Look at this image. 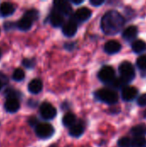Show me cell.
<instances>
[{
	"label": "cell",
	"mask_w": 146,
	"mask_h": 147,
	"mask_svg": "<svg viewBox=\"0 0 146 147\" xmlns=\"http://www.w3.org/2000/svg\"><path fill=\"white\" fill-rule=\"evenodd\" d=\"M125 24V19L121 14L115 10L107 12L102 18L101 26L102 31L107 35L118 34Z\"/></svg>",
	"instance_id": "cell-1"
},
{
	"label": "cell",
	"mask_w": 146,
	"mask_h": 147,
	"mask_svg": "<svg viewBox=\"0 0 146 147\" xmlns=\"http://www.w3.org/2000/svg\"><path fill=\"white\" fill-rule=\"evenodd\" d=\"M96 95L100 101L107 104H115L119 100L117 93L110 89H101L96 92Z\"/></svg>",
	"instance_id": "cell-2"
},
{
	"label": "cell",
	"mask_w": 146,
	"mask_h": 147,
	"mask_svg": "<svg viewBox=\"0 0 146 147\" xmlns=\"http://www.w3.org/2000/svg\"><path fill=\"white\" fill-rule=\"evenodd\" d=\"M119 71L120 74V77L125 79L127 83L131 82L135 78V70L133 65L128 62L124 61L122 62L119 66Z\"/></svg>",
	"instance_id": "cell-3"
},
{
	"label": "cell",
	"mask_w": 146,
	"mask_h": 147,
	"mask_svg": "<svg viewBox=\"0 0 146 147\" xmlns=\"http://www.w3.org/2000/svg\"><path fill=\"white\" fill-rule=\"evenodd\" d=\"M35 134L40 139H48L53 135L54 128L49 123H40L35 127Z\"/></svg>",
	"instance_id": "cell-4"
},
{
	"label": "cell",
	"mask_w": 146,
	"mask_h": 147,
	"mask_svg": "<svg viewBox=\"0 0 146 147\" xmlns=\"http://www.w3.org/2000/svg\"><path fill=\"white\" fill-rule=\"evenodd\" d=\"M98 78L104 84H110L115 78V71L112 66H103L98 72Z\"/></svg>",
	"instance_id": "cell-5"
},
{
	"label": "cell",
	"mask_w": 146,
	"mask_h": 147,
	"mask_svg": "<svg viewBox=\"0 0 146 147\" xmlns=\"http://www.w3.org/2000/svg\"><path fill=\"white\" fill-rule=\"evenodd\" d=\"M40 113L43 119L46 120H52L57 115L56 109L48 102H44L40 105Z\"/></svg>",
	"instance_id": "cell-6"
},
{
	"label": "cell",
	"mask_w": 146,
	"mask_h": 147,
	"mask_svg": "<svg viewBox=\"0 0 146 147\" xmlns=\"http://www.w3.org/2000/svg\"><path fill=\"white\" fill-rule=\"evenodd\" d=\"M53 5L56 9V10L64 15H70L71 12V6L69 2L64 1V0H58L53 2Z\"/></svg>",
	"instance_id": "cell-7"
},
{
	"label": "cell",
	"mask_w": 146,
	"mask_h": 147,
	"mask_svg": "<svg viewBox=\"0 0 146 147\" xmlns=\"http://www.w3.org/2000/svg\"><path fill=\"white\" fill-rule=\"evenodd\" d=\"M77 31V23L71 20L68 22H66L62 28V32L63 34L66 36V37H72L76 34Z\"/></svg>",
	"instance_id": "cell-8"
},
{
	"label": "cell",
	"mask_w": 146,
	"mask_h": 147,
	"mask_svg": "<svg viewBox=\"0 0 146 147\" xmlns=\"http://www.w3.org/2000/svg\"><path fill=\"white\" fill-rule=\"evenodd\" d=\"M138 95V90L133 86H126L122 90L121 96L124 101L130 102L133 101Z\"/></svg>",
	"instance_id": "cell-9"
},
{
	"label": "cell",
	"mask_w": 146,
	"mask_h": 147,
	"mask_svg": "<svg viewBox=\"0 0 146 147\" xmlns=\"http://www.w3.org/2000/svg\"><path fill=\"white\" fill-rule=\"evenodd\" d=\"M121 49V45L120 42L117 40H108L105 46H104V50L108 54H114L117 53L120 51Z\"/></svg>",
	"instance_id": "cell-10"
},
{
	"label": "cell",
	"mask_w": 146,
	"mask_h": 147,
	"mask_svg": "<svg viewBox=\"0 0 146 147\" xmlns=\"http://www.w3.org/2000/svg\"><path fill=\"white\" fill-rule=\"evenodd\" d=\"M4 109L9 113H15L20 109V102L17 98H8L4 103Z\"/></svg>",
	"instance_id": "cell-11"
},
{
	"label": "cell",
	"mask_w": 146,
	"mask_h": 147,
	"mask_svg": "<svg viewBox=\"0 0 146 147\" xmlns=\"http://www.w3.org/2000/svg\"><path fill=\"white\" fill-rule=\"evenodd\" d=\"M92 15V12L89 9L83 7V8H80L78 9L76 13H75V18L80 22H85L87 21Z\"/></svg>",
	"instance_id": "cell-12"
},
{
	"label": "cell",
	"mask_w": 146,
	"mask_h": 147,
	"mask_svg": "<svg viewBox=\"0 0 146 147\" xmlns=\"http://www.w3.org/2000/svg\"><path fill=\"white\" fill-rule=\"evenodd\" d=\"M28 90L30 93L32 94H38L40 93L41 90H42V88H43V84H42V82L40 80V79H33L30 81V83L28 84Z\"/></svg>",
	"instance_id": "cell-13"
},
{
	"label": "cell",
	"mask_w": 146,
	"mask_h": 147,
	"mask_svg": "<svg viewBox=\"0 0 146 147\" xmlns=\"http://www.w3.org/2000/svg\"><path fill=\"white\" fill-rule=\"evenodd\" d=\"M15 11V7L12 3L4 2L0 4V16H9L12 15Z\"/></svg>",
	"instance_id": "cell-14"
},
{
	"label": "cell",
	"mask_w": 146,
	"mask_h": 147,
	"mask_svg": "<svg viewBox=\"0 0 146 147\" xmlns=\"http://www.w3.org/2000/svg\"><path fill=\"white\" fill-rule=\"evenodd\" d=\"M64 21H65L64 16H62V14L59 13L58 11L52 12L50 16V22L55 28L62 26L64 23Z\"/></svg>",
	"instance_id": "cell-15"
},
{
	"label": "cell",
	"mask_w": 146,
	"mask_h": 147,
	"mask_svg": "<svg viewBox=\"0 0 146 147\" xmlns=\"http://www.w3.org/2000/svg\"><path fill=\"white\" fill-rule=\"evenodd\" d=\"M138 34V28L135 26H129L128 28H126L124 32H123V38L127 40H133L137 37Z\"/></svg>",
	"instance_id": "cell-16"
},
{
	"label": "cell",
	"mask_w": 146,
	"mask_h": 147,
	"mask_svg": "<svg viewBox=\"0 0 146 147\" xmlns=\"http://www.w3.org/2000/svg\"><path fill=\"white\" fill-rule=\"evenodd\" d=\"M32 24H33V21L30 20L28 17H27V16H24L23 17H22L18 21L17 27L22 31H27V30L30 29V28L32 27Z\"/></svg>",
	"instance_id": "cell-17"
},
{
	"label": "cell",
	"mask_w": 146,
	"mask_h": 147,
	"mask_svg": "<svg viewBox=\"0 0 146 147\" xmlns=\"http://www.w3.org/2000/svg\"><path fill=\"white\" fill-rule=\"evenodd\" d=\"M84 132V127L82 124H74L72 127H70V131L69 134L71 136L75 137V138H78L80 137Z\"/></svg>",
	"instance_id": "cell-18"
},
{
	"label": "cell",
	"mask_w": 146,
	"mask_h": 147,
	"mask_svg": "<svg viewBox=\"0 0 146 147\" xmlns=\"http://www.w3.org/2000/svg\"><path fill=\"white\" fill-rule=\"evenodd\" d=\"M131 134L135 137H144L146 135V126L145 124H139L133 127L131 129Z\"/></svg>",
	"instance_id": "cell-19"
},
{
	"label": "cell",
	"mask_w": 146,
	"mask_h": 147,
	"mask_svg": "<svg viewBox=\"0 0 146 147\" xmlns=\"http://www.w3.org/2000/svg\"><path fill=\"white\" fill-rule=\"evenodd\" d=\"M132 48H133V52L136 53H143L146 50V43L142 40H137L133 43Z\"/></svg>",
	"instance_id": "cell-20"
},
{
	"label": "cell",
	"mask_w": 146,
	"mask_h": 147,
	"mask_svg": "<svg viewBox=\"0 0 146 147\" xmlns=\"http://www.w3.org/2000/svg\"><path fill=\"white\" fill-rule=\"evenodd\" d=\"M62 122L63 124L65 126V127H72L75 122H76V115L71 112L69 113H66L64 117H63V120H62Z\"/></svg>",
	"instance_id": "cell-21"
},
{
	"label": "cell",
	"mask_w": 146,
	"mask_h": 147,
	"mask_svg": "<svg viewBox=\"0 0 146 147\" xmlns=\"http://www.w3.org/2000/svg\"><path fill=\"white\" fill-rule=\"evenodd\" d=\"M128 83L125 80V79H123L121 77L120 78H114L109 84L114 88V89H117V90H120V89H124L125 87H126V84H127Z\"/></svg>",
	"instance_id": "cell-22"
},
{
	"label": "cell",
	"mask_w": 146,
	"mask_h": 147,
	"mask_svg": "<svg viewBox=\"0 0 146 147\" xmlns=\"http://www.w3.org/2000/svg\"><path fill=\"white\" fill-rule=\"evenodd\" d=\"M24 78H25V72L21 68H16L14 71L13 74H12V78L15 81H17V82H20V81L23 80Z\"/></svg>",
	"instance_id": "cell-23"
},
{
	"label": "cell",
	"mask_w": 146,
	"mask_h": 147,
	"mask_svg": "<svg viewBox=\"0 0 146 147\" xmlns=\"http://www.w3.org/2000/svg\"><path fill=\"white\" fill-rule=\"evenodd\" d=\"M146 140L144 137H135L132 140V147H145Z\"/></svg>",
	"instance_id": "cell-24"
},
{
	"label": "cell",
	"mask_w": 146,
	"mask_h": 147,
	"mask_svg": "<svg viewBox=\"0 0 146 147\" xmlns=\"http://www.w3.org/2000/svg\"><path fill=\"white\" fill-rule=\"evenodd\" d=\"M24 16H27V17H28L32 21H36L39 18V12L36 9H29V10L26 11V13H25Z\"/></svg>",
	"instance_id": "cell-25"
},
{
	"label": "cell",
	"mask_w": 146,
	"mask_h": 147,
	"mask_svg": "<svg viewBox=\"0 0 146 147\" xmlns=\"http://www.w3.org/2000/svg\"><path fill=\"white\" fill-rule=\"evenodd\" d=\"M119 147H132V141L127 137H123L118 141Z\"/></svg>",
	"instance_id": "cell-26"
},
{
	"label": "cell",
	"mask_w": 146,
	"mask_h": 147,
	"mask_svg": "<svg viewBox=\"0 0 146 147\" xmlns=\"http://www.w3.org/2000/svg\"><path fill=\"white\" fill-rule=\"evenodd\" d=\"M137 65L141 70H146V54L139 57L137 59Z\"/></svg>",
	"instance_id": "cell-27"
},
{
	"label": "cell",
	"mask_w": 146,
	"mask_h": 147,
	"mask_svg": "<svg viewBox=\"0 0 146 147\" xmlns=\"http://www.w3.org/2000/svg\"><path fill=\"white\" fill-rule=\"evenodd\" d=\"M22 65H23L25 67H27V68L30 69V68H33V67H34V60H32V59H24L22 60Z\"/></svg>",
	"instance_id": "cell-28"
},
{
	"label": "cell",
	"mask_w": 146,
	"mask_h": 147,
	"mask_svg": "<svg viewBox=\"0 0 146 147\" xmlns=\"http://www.w3.org/2000/svg\"><path fill=\"white\" fill-rule=\"evenodd\" d=\"M138 104L139 106H142V107L146 106V94H143V95H141L139 97V99H138Z\"/></svg>",
	"instance_id": "cell-29"
},
{
	"label": "cell",
	"mask_w": 146,
	"mask_h": 147,
	"mask_svg": "<svg viewBox=\"0 0 146 147\" xmlns=\"http://www.w3.org/2000/svg\"><path fill=\"white\" fill-rule=\"evenodd\" d=\"M28 124L30 126H32V127H34V126H36L37 127V125H38V120L34 116H31L28 119Z\"/></svg>",
	"instance_id": "cell-30"
},
{
	"label": "cell",
	"mask_w": 146,
	"mask_h": 147,
	"mask_svg": "<svg viewBox=\"0 0 146 147\" xmlns=\"http://www.w3.org/2000/svg\"><path fill=\"white\" fill-rule=\"evenodd\" d=\"M89 3H90L91 5L97 7V6H100L102 3H104V0H90Z\"/></svg>",
	"instance_id": "cell-31"
},
{
	"label": "cell",
	"mask_w": 146,
	"mask_h": 147,
	"mask_svg": "<svg viewBox=\"0 0 146 147\" xmlns=\"http://www.w3.org/2000/svg\"><path fill=\"white\" fill-rule=\"evenodd\" d=\"M0 81L3 84V82H5V83H7L8 82V78H7V77L5 76V75H3V74H2L1 72H0Z\"/></svg>",
	"instance_id": "cell-32"
},
{
	"label": "cell",
	"mask_w": 146,
	"mask_h": 147,
	"mask_svg": "<svg viewBox=\"0 0 146 147\" xmlns=\"http://www.w3.org/2000/svg\"><path fill=\"white\" fill-rule=\"evenodd\" d=\"M65 47L66 49H73L74 48V44L73 43H68V44H65Z\"/></svg>",
	"instance_id": "cell-33"
},
{
	"label": "cell",
	"mask_w": 146,
	"mask_h": 147,
	"mask_svg": "<svg viewBox=\"0 0 146 147\" xmlns=\"http://www.w3.org/2000/svg\"><path fill=\"white\" fill-rule=\"evenodd\" d=\"M13 25H14V24L11 23V22H6L5 24H3V27H4L6 29H9V28H10Z\"/></svg>",
	"instance_id": "cell-34"
},
{
	"label": "cell",
	"mask_w": 146,
	"mask_h": 147,
	"mask_svg": "<svg viewBox=\"0 0 146 147\" xmlns=\"http://www.w3.org/2000/svg\"><path fill=\"white\" fill-rule=\"evenodd\" d=\"M83 1V0H80V1H77V0H72V3H74V4H80V3H82Z\"/></svg>",
	"instance_id": "cell-35"
},
{
	"label": "cell",
	"mask_w": 146,
	"mask_h": 147,
	"mask_svg": "<svg viewBox=\"0 0 146 147\" xmlns=\"http://www.w3.org/2000/svg\"><path fill=\"white\" fill-rule=\"evenodd\" d=\"M2 87H3V83H2V82L0 81V90H2Z\"/></svg>",
	"instance_id": "cell-36"
},
{
	"label": "cell",
	"mask_w": 146,
	"mask_h": 147,
	"mask_svg": "<svg viewBox=\"0 0 146 147\" xmlns=\"http://www.w3.org/2000/svg\"><path fill=\"white\" fill-rule=\"evenodd\" d=\"M49 147H57V146H56L55 145H52V146H49Z\"/></svg>",
	"instance_id": "cell-37"
},
{
	"label": "cell",
	"mask_w": 146,
	"mask_h": 147,
	"mask_svg": "<svg viewBox=\"0 0 146 147\" xmlns=\"http://www.w3.org/2000/svg\"><path fill=\"white\" fill-rule=\"evenodd\" d=\"M144 116H145V118H146V111L145 112V114H144Z\"/></svg>",
	"instance_id": "cell-38"
},
{
	"label": "cell",
	"mask_w": 146,
	"mask_h": 147,
	"mask_svg": "<svg viewBox=\"0 0 146 147\" xmlns=\"http://www.w3.org/2000/svg\"><path fill=\"white\" fill-rule=\"evenodd\" d=\"M1 56H2V52H1V50H0V59H1Z\"/></svg>",
	"instance_id": "cell-39"
}]
</instances>
